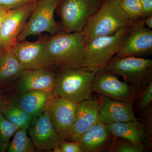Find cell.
I'll use <instances>...</instances> for the list:
<instances>
[{"mask_svg":"<svg viewBox=\"0 0 152 152\" xmlns=\"http://www.w3.org/2000/svg\"><path fill=\"white\" fill-rule=\"evenodd\" d=\"M54 66L58 69L83 66L86 44L82 32L64 31L45 36Z\"/></svg>","mask_w":152,"mask_h":152,"instance_id":"cell-1","label":"cell"},{"mask_svg":"<svg viewBox=\"0 0 152 152\" xmlns=\"http://www.w3.org/2000/svg\"><path fill=\"white\" fill-rule=\"evenodd\" d=\"M136 21L120 7L119 0H104L82 32L87 45L96 37L112 35L122 28L132 26Z\"/></svg>","mask_w":152,"mask_h":152,"instance_id":"cell-2","label":"cell"},{"mask_svg":"<svg viewBox=\"0 0 152 152\" xmlns=\"http://www.w3.org/2000/svg\"><path fill=\"white\" fill-rule=\"evenodd\" d=\"M59 69L56 72L53 90L55 98H66L78 103L93 97L96 73L84 66Z\"/></svg>","mask_w":152,"mask_h":152,"instance_id":"cell-3","label":"cell"},{"mask_svg":"<svg viewBox=\"0 0 152 152\" xmlns=\"http://www.w3.org/2000/svg\"><path fill=\"white\" fill-rule=\"evenodd\" d=\"M133 26L122 28L112 35L94 38L86 45L83 66L95 73L105 69L117 54Z\"/></svg>","mask_w":152,"mask_h":152,"instance_id":"cell-4","label":"cell"},{"mask_svg":"<svg viewBox=\"0 0 152 152\" xmlns=\"http://www.w3.org/2000/svg\"><path fill=\"white\" fill-rule=\"evenodd\" d=\"M124 79L137 93L152 83V59L115 56L105 68Z\"/></svg>","mask_w":152,"mask_h":152,"instance_id":"cell-5","label":"cell"},{"mask_svg":"<svg viewBox=\"0 0 152 152\" xmlns=\"http://www.w3.org/2000/svg\"><path fill=\"white\" fill-rule=\"evenodd\" d=\"M104 0H60L56 11L64 31L82 32Z\"/></svg>","mask_w":152,"mask_h":152,"instance_id":"cell-6","label":"cell"},{"mask_svg":"<svg viewBox=\"0 0 152 152\" xmlns=\"http://www.w3.org/2000/svg\"><path fill=\"white\" fill-rule=\"evenodd\" d=\"M60 0H37L23 30L18 41L26 40L30 36L47 32L53 35L64 31L60 23L56 21L54 13Z\"/></svg>","mask_w":152,"mask_h":152,"instance_id":"cell-7","label":"cell"},{"mask_svg":"<svg viewBox=\"0 0 152 152\" xmlns=\"http://www.w3.org/2000/svg\"><path fill=\"white\" fill-rule=\"evenodd\" d=\"M23 70L54 66L46 44L45 36L35 42L18 41L11 49Z\"/></svg>","mask_w":152,"mask_h":152,"instance_id":"cell-8","label":"cell"},{"mask_svg":"<svg viewBox=\"0 0 152 152\" xmlns=\"http://www.w3.org/2000/svg\"><path fill=\"white\" fill-rule=\"evenodd\" d=\"M92 90L100 96L133 105L137 95L126 82L120 80L118 76L105 69L95 74Z\"/></svg>","mask_w":152,"mask_h":152,"instance_id":"cell-9","label":"cell"},{"mask_svg":"<svg viewBox=\"0 0 152 152\" xmlns=\"http://www.w3.org/2000/svg\"><path fill=\"white\" fill-rule=\"evenodd\" d=\"M77 103L64 98H54L48 112L51 121L62 140H70L74 124Z\"/></svg>","mask_w":152,"mask_h":152,"instance_id":"cell-10","label":"cell"},{"mask_svg":"<svg viewBox=\"0 0 152 152\" xmlns=\"http://www.w3.org/2000/svg\"><path fill=\"white\" fill-rule=\"evenodd\" d=\"M37 1L20 8L7 11L0 31V50H11L17 43Z\"/></svg>","mask_w":152,"mask_h":152,"instance_id":"cell-11","label":"cell"},{"mask_svg":"<svg viewBox=\"0 0 152 152\" xmlns=\"http://www.w3.org/2000/svg\"><path fill=\"white\" fill-rule=\"evenodd\" d=\"M152 55V30L145 26L143 19H140L135 23L116 56L147 58Z\"/></svg>","mask_w":152,"mask_h":152,"instance_id":"cell-12","label":"cell"},{"mask_svg":"<svg viewBox=\"0 0 152 152\" xmlns=\"http://www.w3.org/2000/svg\"><path fill=\"white\" fill-rule=\"evenodd\" d=\"M28 130L36 149L39 151H53L62 141L51 121L48 110L33 117Z\"/></svg>","mask_w":152,"mask_h":152,"instance_id":"cell-13","label":"cell"},{"mask_svg":"<svg viewBox=\"0 0 152 152\" xmlns=\"http://www.w3.org/2000/svg\"><path fill=\"white\" fill-rule=\"evenodd\" d=\"M98 100L99 120L106 126L138 120L134 112L133 104L102 96Z\"/></svg>","mask_w":152,"mask_h":152,"instance_id":"cell-14","label":"cell"},{"mask_svg":"<svg viewBox=\"0 0 152 152\" xmlns=\"http://www.w3.org/2000/svg\"><path fill=\"white\" fill-rule=\"evenodd\" d=\"M56 72L50 67L23 70L17 81L16 93L31 91H53Z\"/></svg>","mask_w":152,"mask_h":152,"instance_id":"cell-15","label":"cell"},{"mask_svg":"<svg viewBox=\"0 0 152 152\" xmlns=\"http://www.w3.org/2000/svg\"><path fill=\"white\" fill-rule=\"evenodd\" d=\"M54 98L53 91H31L23 93H16L7 100V103L18 106L34 117L48 110Z\"/></svg>","mask_w":152,"mask_h":152,"instance_id":"cell-16","label":"cell"},{"mask_svg":"<svg viewBox=\"0 0 152 152\" xmlns=\"http://www.w3.org/2000/svg\"><path fill=\"white\" fill-rule=\"evenodd\" d=\"M99 120L98 100L93 97L78 103L69 141L76 142Z\"/></svg>","mask_w":152,"mask_h":152,"instance_id":"cell-17","label":"cell"},{"mask_svg":"<svg viewBox=\"0 0 152 152\" xmlns=\"http://www.w3.org/2000/svg\"><path fill=\"white\" fill-rule=\"evenodd\" d=\"M113 137L106 125L99 120L77 142L82 152H106Z\"/></svg>","mask_w":152,"mask_h":152,"instance_id":"cell-18","label":"cell"},{"mask_svg":"<svg viewBox=\"0 0 152 152\" xmlns=\"http://www.w3.org/2000/svg\"><path fill=\"white\" fill-rule=\"evenodd\" d=\"M23 70L12 50H0V86L17 81Z\"/></svg>","mask_w":152,"mask_h":152,"instance_id":"cell-19","label":"cell"},{"mask_svg":"<svg viewBox=\"0 0 152 152\" xmlns=\"http://www.w3.org/2000/svg\"><path fill=\"white\" fill-rule=\"evenodd\" d=\"M113 137L146 144L143 129L139 120L114 123L106 126Z\"/></svg>","mask_w":152,"mask_h":152,"instance_id":"cell-20","label":"cell"},{"mask_svg":"<svg viewBox=\"0 0 152 152\" xmlns=\"http://www.w3.org/2000/svg\"><path fill=\"white\" fill-rule=\"evenodd\" d=\"M1 113L9 122L19 129L29 127L33 117L18 106L6 103Z\"/></svg>","mask_w":152,"mask_h":152,"instance_id":"cell-21","label":"cell"},{"mask_svg":"<svg viewBox=\"0 0 152 152\" xmlns=\"http://www.w3.org/2000/svg\"><path fill=\"white\" fill-rule=\"evenodd\" d=\"M146 145L136 142L119 137H113L107 152H148Z\"/></svg>","mask_w":152,"mask_h":152,"instance_id":"cell-22","label":"cell"},{"mask_svg":"<svg viewBox=\"0 0 152 152\" xmlns=\"http://www.w3.org/2000/svg\"><path fill=\"white\" fill-rule=\"evenodd\" d=\"M28 129H19L13 135V138L9 144L8 152H33L36 148L32 141L28 137Z\"/></svg>","mask_w":152,"mask_h":152,"instance_id":"cell-23","label":"cell"},{"mask_svg":"<svg viewBox=\"0 0 152 152\" xmlns=\"http://www.w3.org/2000/svg\"><path fill=\"white\" fill-rule=\"evenodd\" d=\"M152 104V83L136 95L133 104L135 114L138 115L142 113Z\"/></svg>","mask_w":152,"mask_h":152,"instance_id":"cell-24","label":"cell"},{"mask_svg":"<svg viewBox=\"0 0 152 152\" xmlns=\"http://www.w3.org/2000/svg\"><path fill=\"white\" fill-rule=\"evenodd\" d=\"M19 129L0 114V152L7 151L10 140Z\"/></svg>","mask_w":152,"mask_h":152,"instance_id":"cell-25","label":"cell"},{"mask_svg":"<svg viewBox=\"0 0 152 152\" xmlns=\"http://www.w3.org/2000/svg\"><path fill=\"white\" fill-rule=\"evenodd\" d=\"M137 118L143 129L146 145L150 151L152 149V104L145 111L138 115Z\"/></svg>","mask_w":152,"mask_h":152,"instance_id":"cell-26","label":"cell"},{"mask_svg":"<svg viewBox=\"0 0 152 152\" xmlns=\"http://www.w3.org/2000/svg\"><path fill=\"white\" fill-rule=\"evenodd\" d=\"M119 5L134 21L144 19V12L140 0H119Z\"/></svg>","mask_w":152,"mask_h":152,"instance_id":"cell-27","label":"cell"},{"mask_svg":"<svg viewBox=\"0 0 152 152\" xmlns=\"http://www.w3.org/2000/svg\"><path fill=\"white\" fill-rule=\"evenodd\" d=\"M37 0H0V6L7 10H16Z\"/></svg>","mask_w":152,"mask_h":152,"instance_id":"cell-28","label":"cell"},{"mask_svg":"<svg viewBox=\"0 0 152 152\" xmlns=\"http://www.w3.org/2000/svg\"><path fill=\"white\" fill-rule=\"evenodd\" d=\"M53 152H82L77 142L62 140L59 146L53 150Z\"/></svg>","mask_w":152,"mask_h":152,"instance_id":"cell-29","label":"cell"},{"mask_svg":"<svg viewBox=\"0 0 152 152\" xmlns=\"http://www.w3.org/2000/svg\"><path fill=\"white\" fill-rule=\"evenodd\" d=\"M140 1L144 12V19L152 15V0Z\"/></svg>","mask_w":152,"mask_h":152,"instance_id":"cell-30","label":"cell"},{"mask_svg":"<svg viewBox=\"0 0 152 152\" xmlns=\"http://www.w3.org/2000/svg\"><path fill=\"white\" fill-rule=\"evenodd\" d=\"M7 11L0 6V31H1L4 19L7 15Z\"/></svg>","mask_w":152,"mask_h":152,"instance_id":"cell-31","label":"cell"},{"mask_svg":"<svg viewBox=\"0 0 152 152\" xmlns=\"http://www.w3.org/2000/svg\"><path fill=\"white\" fill-rule=\"evenodd\" d=\"M143 22L145 26L150 29H152V15L147 17L143 19Z\"/></svg>","mask_w":152,"mask_h":152,"instance_id":"cell-32","label":"cell"},{"mask_svg":"<svg viewBox=\"0 0 152 152\" xmlns=\"http://www.w3.org/2000/svg\"><path fill=\"white\" fill-rule=\"evenodd\" d=\"M7 103V100L5 99L0 91V114L1 113L2 110Z\"/></svg>","mask_w":152,"mask_h":152,"instance_id":"cell-33","label":"cell"}]
</instances>
